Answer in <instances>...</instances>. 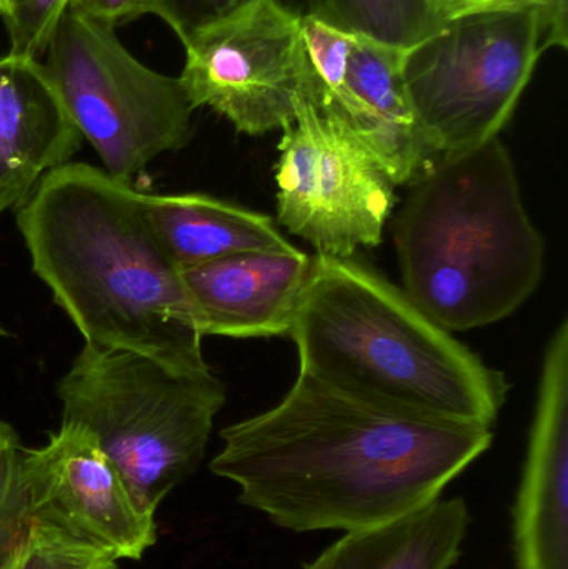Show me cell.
Instances as JSON below:
<instances>
[{
    "mask_svg": "<svg viewBox=\"0 0 568 569\" xmlns=\"http://www.w3.org/2000/svg\"><path fill=\"white\" fill-rule=\"evenodd\" d=\"M210 471L292 533L366 530L413 513L492 447V428L393 410L300 371L269 411L230 425Z\"/></svg>",
    "mask_w": 568,
    "mask_h": 569,
    "instance_id": "cell-1",
    "label": "cell"
},
{
    "mask_svg": "<svg viewBox=\"0 0 568 569\" xmlns=\"http://www.w3.org/2000/svg\"><path fill=\"white\" fill-rule=\"evenodd\" d=\"M16 219L33 273L86 345L179 373L210 370L182 270L147 222L139 190L69 162L42 177Z\"/></svg>",
    "mask_w": 568,
    "mask_h": 569,
    "instance_id": "cell-2",
    "label": "cell"
},
{
    "mask_svg": "<svg viewBox=\"0 0 568 569\" xmlns=\"http://www.w3.org/2000/svg\"><path fill=\"white\" fill-rule=\"evenodd\" d=\"M289 335L300 371L393 410L492 428L509 393L502 371L353 259L312 257Z\"/></svg>",
    "mask_w": 568,
    "mask_h": 569,
    "instance_id": "cell-3",
    "label": "cell"
},
{
    "mask_svg": "<svg viewBox=\"0 0 568 569\" xmlns=\"http://www.w3.org/2000/svg\"><path fill=\"white\" fill-rule=\"evenodd\" d=\"M410 183L393 220L410 300L449 331L487 327L519 310L542 280L546 243L499 137L432 157Z\"/></svg>",
    "mask_w": 568,
    "mask_h": 569,
    "instance_id": "cell-4",
    "label": "cell"
},
{
    "mask_svg": "<svg viewBox=\"0 0 568 569\" xmlns=\"http://www.w3.org/2000/svg\"><path fill=\"white\" fill-rule=\"evenodd\" d=\"M56 393L62 423L92 435L152 515L202 463L227 398L210 370L179 373L133 351L86 343Z\"/></svg>",
    "mask_w": 568,
    "mask_h": 569,
    "instance_id": "cell-5",
    "label": "cell"
},
{
    "mask_svg": "<svg viewBox=\"0 0 568 569\" xmlns=\"http://www.w3.org/2000/svg\"><path fill=\"white\" fill-rule=\"evenodd\" d=\"M540 6L470 13L407 52V90L430 157L497 139L546 53Z\"/></svg>",
    "mask_w": 568,
    "mask_h": 569,
    "instance_id": "cell-6",
    "label": "cell"
},
{
    "mask_svg": "<svg viewBox=\"0 0 568 569\" xmlns=\"http://www.w3.org/2000/svg\"><path fill=\"white\" fill-rule=\"evenodd\" d=\"M42 60L82 139L103 170L132 180L193 139V109L179 79L143 66L110 27L67 9Z\"/></svg>",
    "mask_w": 568,
    "mask_h": 569,
    "instance_id": "cell-7",
    "label": "cell"
},
{
    "mask_svg": "<svg viewBox=\"0 0 568 569\" xmlns=\"http://www.w3.org/2000/svg\"><path fill=\"white\" fill-rule=\"evenodd\" d=\"M179 82L192 109L263 136L293 122L317 79L302 36V13L283 0H233L187 30Z\"/></svg>",
    "mask_w": 568,
    "mask_h": 569,
    "instance_id": "cell-8",
    "label": "cell"
},
{
    "mask_svg": "<svg viewBox=\"0 0 568 569\" xmlns=\"http://www.w3.org/2000/svg\"><path fill=\"white\" fill-rule=\"evenodd\" d=\"M276 167L277 219L316 247L317 256L352 259L383 239L396 183L339 120L300 99L283 127Z\"/></svg>",
    "mask_w": 568,
    "mask_h": 569,
    "instance_id": "cell-9",
    "label": "cell"
},
{
    "mask_svg": "<svg viewBox=\"0 0 568 569\" xmlns=\"http://www.w3.org/2000/svg\"><path fill=\"white\" fill-rule=\"evenodd\" d=\"M19 468L33 518L119 561L140 560L156 545V515L140 507L119 468L83 428L62 423L42 447L20 448Z\"/></svg>",
    "mask_w": 568,
    "mask_h": 569,
    "instance_id": "cell-10",
    "label": "cell"
},
{
    "mask_svg": "<svg viewBox=\"0 0 568 569\" xmlns=\"http://www.w3.org/2000/svg\"><path fill=\"white\" fill-rule=\"evenodd\" d=\"M514 569H568V320L544 357L536 413L512 507Z\"/></svg>",
    "mask_w": 568,
    "mask_h": 569,
    "instance_id": "cell-11",
    "label": "cell"
},
{
    "mask_svg": "<svg viewBox=\"0 0 568 569\" xmlns=\"http://www.w3.org/2000/svg\"><path fill=\"white\" fill-rule=\"evenodd\" d=\"M312 269L302 250L233 253L182 270L202 337L289 333Z\"/></svg>",
    "mask_w": 568,
    "mask_h": 569,
    "instance_id": "cell-12",
    "label": "cell"
},
{
    "mask_svg": "<svg viewBox=\"0 0 568 569\" xmlns=\"http://www.w3.org/2000/svg\"><path fill=\"white\" fill-rule=\"evenodd\" d=\"M407 52L356 33L342 89L312 102L350 130L396 186L409 183L432 159L407 90Z\"/></svg>",
    "mask_w": 568,
    "mask_h": 569,
    "instance_id": "cell-13",
    "label": "cell"
},
{
    "mask_svg": "<svg viewBox=\"0 0 568 569\" xmlns=\"http://www.w3.org/2000/svg\"><path fill=\"white\" fill-rule=\"evenodd\" d=\"M82 136L42 60L0 57V213L70 162Z\"/></svg>",
    "mask_w": 568,
    "mask_h": 569,
    "instance_id": "cell-14",
    "label": "cell"
},
{
    "mask_svg": "<svg viewBox=\"0 0 568 569\" xmlns=\"http://www.w3.org/2000/svg\"><path fill=\"white\" fill-rule=\"evenodd\" d=\"M147 222L180 270L233 253L289 250L272 217L203 193L140 192Z\"/></svg>",
    "mask_w": 568,
    "mask_h": 569,
    "instance_id": "cell-15",
    "label": "cell"
},
{
    "mask_svg": "<svg viewBox=\"0 0 568 569\" xmlns=\"http://www.w3.org/2000/svg\"><path fill=\"white\" fill-rule=\"evenodd\" d=\"M472 515L464 498L437 500L379 527L343 533L306 569H450Z\"/></svg>",
    "mask_w": 568,
    "mask_h": 569,
    "instance_id": "cell-16",
    "label": "cell"
},
{
    "mask_svg": "<svg viewBox=\"0 0 568 569\" xmlns=\"http://www.w3.org/2000/svg\"><path fill=\"white\" fill-rule=\"evenodd\" d=\"M316 16L347 32L410 49L439 32L427 0H320Z\"/></svg>",
    "mask_w": 568,
    "mask_h": 569,
    "instance_id": "cell-17",
    "label": "cell"
},
{
    "mask_svg": "<svg viewBox=\"0 0 568 569\" xmlns=\"http://www.w3.org/2000/svg\"><path fill=\"white\" fill-rule=\"evenodd\" d=\"M9 569H119V560L96 545L30 517Z\"/></svg>",
    "mask_w": 568,
    "mask_h": 569,
    "instance_id": "cell-18",
    "label": "cell"
},
{
    "mask_svg": "<svg viewBox=\"0 0 568 569\" xmlns=\"http://www.w3.org/2000/svg\"><path fill=\"white\" fill-rule=\"evenodd\" d=\"M302 36L313 76L319 83L310 99V102H316L320 97L339 92L346 83L356 33L339 29L316 13H306L302 16Z\"/></svg>",
    "mask_w": 568,
    "mask_h": 569,
    "instance_id": "cell-19",
    "label": "cell"
},
{
    "mask_svg": "<svg viewBox=\"0 0 568 569\" xmlns=\"http://www.w3.org/2000/svg\"><path fill=\"white\" fill-rule=\"evenodd\" d=\"M70 0H16L6 20L10 56L42 60Z\"/></svg>",
    "mask_w": 568,
    "mask_h": 569,
    "instance_id": "cell-20",
    "label": "cell"
},
{
    "mask_svg": "<svg viewBox=\"0 0 568 569\" xmlns=\"http://www.w3.org/2000/svg\"><path fill=\"white\" fill-rule=\"evenodd\" d=\"M19 465V443L0 451V569L9 567L32 517Z\"/></svg>",
    "mask_w": 568,
    "mask_h": 569,
    "instance_id": "cell-21",
    "label": "cell"
},
{
    "mask_svg": "<svg viewBox=\"0 0 568 569\" xmlns=\"http://www.w3.org/2000/svg\"><path fill=\"white\" fill-rule=\"evenodd\" d=\"M69 9L103 26L129 23L143 16H156L173 30L180 42L187 37L182 20L170 7L169 0H70Z\"/></svg>",
    "mask_w": 568,
    "mask_h": 569,
    "instance_id": "cell-22",
    "label": "cell"
},
{
    "mask_svg": "<svg viewBox=\"0 0 568 569\" xmlns=\"http://www.w3.org/2000/svg\"><path fill=\"white\" fill-rule=\"evenodd\" d=\"M427 6L434 19L444 26L450 20L470 16V13L516 9V7L532 6V2L529 0H427Z\"/></svg>",
    "mask_w": 568,
    "mask_h": 569,
    "instance_id": "cell-23",
    "label": "cell"
},
{
    "mask_svg": "<svg viewBox=\"0 0 568 569\" xmlns=\"http://www.w3.org/2000/svg\"><path fill=\"white\" fill-rule=\"evenodd\" d=\"M232 2L233 0H169L170 7H172L177 17L182 20L187 30L197 20L217 12V10L223 9ZM283 2L306 16V13L317 12L320 0H283Z\"/></svg>",
    "mask_w": 568,
    "mask_h": 569,
    "instance_id": "cell-24",
    "label": "cell"
},
{
    "mask_svg": "<svg viewBox=\"0 0 568 569\" xmlns=\"http://www.w3.org/2000/svg\"><path fill=\"white\" fill-rule=\"evenodd\" d=\"M546 12V40L544 49L567 50L568 46V0H529Z\"/></svg>",
    "mask_w": 568,
    "mask_h": 569,
    "instance_id": "cell-25",
    "label": "cell"
},
{
    "mask_svg": "<svg viewBox=\"0 0 568 569\" xmlns=\"http://www.w3.org/2000/svg\"><path fill=\"white\" fill-rule=\"evenodd\" d=\"M17 443H19V438H17L16 430L6 421L0 420V451Z\"/></svg>",
    "mask_w": 568,
    "mask_h": 569,
    "instance_id": "cell-26",
    "label": "cell"
},
{
    "mask_svg": "<svg viewBox=\"0 0 568 569\" xmlns=\"http://www.w3.org/2000/svg\"><path fill=\"white\" fill-rule=\"evenodd\" d=\"M13 10V0H0V17H2L3 22L10 19Z\"/></svg>",
    "mask_w": 568,
    "mask_h": 569,
    "instance_id": "cell-27",
    "label": "cell"
},
{
    "mask_svg": "<svg viewBox=\"0 0 568 569\" xmlns=\"http://www.w3.org/2000/svg\"><path fill=\"white\" fill-rule=\"evenodd\" d=\"M7 331L6 328L2 327V323H0V338H6Z\"/></svg>",
    "mask_w": 568,
    "mask_h": 569,
    "instance_id": "cell-28",
    "label": "cell"
},
{
    "mask_svg": "<svg viewBox=\"0 0 568 569\" xmlns=\"http://www.w3.org/2000/svg\"><path fill=\"white\" fill-rule=\"evenodd\" d=\"M12 560H13V558H12ZM10 563H12V561H10ZM9 568H10V565H9V567L2 568V569H9Z\"/></svg>",
    "mask_w": 568,
    "mask_h": 569,
    "instance_id": "cell-29",
    "label": "cell"
},
{
    "mask_svg": "<svg viewBox=\"0 0 568 569\" xmlns=\"http://www.w3.org/2000/svg\"><path fill=\"white\" fill-rule=\"evenodd\" d=\"M13 3H16V0H13Z\"/></svg>",
    "mask_w": 568,
    "mask_h": 569,
    "instance_id": "cell-30",
    "label": "cell"
}]
</instances>
